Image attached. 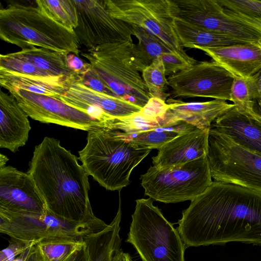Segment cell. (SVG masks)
<instances>
[{
    "label": "cell",
    "mask_w": 261,
    "mask_h": 261,
    "mask_svg": "<svg viewBox=\"0 0 261 261\" xmlns=\"http://www.w3.org/2000/svg\"><path fill=\"white\" fill-rule=\"evenodd\" d=\"M140 179L145 195L166 203L192 201L213 182L206 155L169 167L150 166Z\"/></svg>",
    "instance_id": "obj_7"
},
{
    "label": "cell",
    "mask_w": 261,
    "mask_h": 261,
    "mask_svg": "<svg viewBox=\"0 0 261 261\" xmlns=\"http://www.w3.org/2000/svg\"><path fill=\"white\" fill-rule=\"evenodd\" d=\"M164 116L165 123L182 121L197 128L210 130L212 123L234 106L226 100L215 99L205 102H185L169 98Z\"/></svg>",
    "instance_id": "obj_18"
},
{
    "label": "cell",
    "mask_w": 261,
    "mask_h": 261,
    "mask_svg": "<svg viewBox=\"0 0 261 261\" xmlns=\"http://www.w3.org/2000/svg\"><path fill=\"white\" fill-rule=\"evenodd\" d=\"M166 109L164 101L159 98H150L139 112L127 117L112 119L109 129L132 134L163 126L166 124L163 119Z\"/></svg>",
    "instance_id": "obj_23"
},
{
    "label": "cell",
    "mask_w": 261,
    "mask_h": 261,
    "mask_svg": "<svg viewBox=\"0 0 261 261\" xmlns=\"http://www.w3.org/2000/svg\"><path fill=\"white\" fill-rule=\"evenodd\" d=\"M133 41L101 45L82 53L92 70L118 97L143 108L151 97Z\"/></svg>",
    "instance_id": "obj_5"
},
{
    "label": "cell",
    "mask_w": 261,
    "mask_h": 261,
    "mask_svg": "<svg viewBox=\"0 0 261 261\" xmlns=\"http://www.w3.org/2000/svg\"><path fill=\"white\" fill-rule=\"evenodd\" d=\"M8 91L23 111L34 120L88 132L107 129L105 123L86 112L69 106L60 99L21 89H11Z\"/></svg>",
    "instance_id": "obj_14"
},
{
    "label": "cell",
    "mask_w": 261,
    "mask_h": 261,
    "mask_svg": "<svg viewBox=\"0 0 261 261\" xmlns=\"http://www.w3.org/2000/svg\"><path fill=\"white\" fill-rule=\"evenodd\" d=\"M120 229L118 224L111 223L104 229L88 235V261H112L115 253L120 249Z\"/></svg>",
    "instance_id": "obj_27"
},
{
    "label": "cell",
    "mask_w": 261,
    "mask_h": 261,
    "mask_svg": "<svg viewBox=\"0 0 261 261\" xmlns=\"http://www.w3.org/2000/svg\"><path fill=\"white\" fill-rule=\"evenodd\" d=\"M78 160L59 140L45 137L35 146L27 173L49 212L69 220L85 222L97 218L89 198V175Z\"/></svg>",
    "instance_id": "obj_2"
},
{
    "label": "cell",
    "mask_w": 261,
    "mask_h": 261,
    "mask_svg": "<svg viewBox=\"0 0 261 261\" xmlns=\"http://www.w3.org/2000/svg\"><path fill=\"white\" fill-rule=\"evenodd\" d=\"M207 157L214 181L261 193V155L211 128Z\"/></svg>",
    "instance_id": "obj_8"
},
{
    "label": "cell",
    "mask_w": 261,
    "mask_h": 261,
    "mask_svg": "<svg viewBox=\"0 0 261 261\" xmlns=\"http://www.w3.org/2000/svg\"><path fill=\"white\" fill-rule=\"evenodd\" d=\"M226 13L230 17L261 33V17L248 16L224 8Z\"/></svg>",
    "instance_id": "obj_38"
},
{
    "label": "cell",
    "mask_w": 261,
    "mask_h": 261,
    "mask_svg": "<svg viewBox=\"0 0 261 261\" xmlns=\"http://www.w3.org/2000/svg\"><path fill=\"white\" fill-rule=\"evenodd\" d=\"M38 242L11 238L8 247L0 252V261H12L29 247Z\"/></svg>",
    "instance_id": "obj_36"
},
{
    "label": "cell",
    "mask_w": 261,
    "mask_h": 261,
    "mask_svg": "<svg viewBox=\"0 0 261 261\" xmlns=\"http://www.w3.org/2000/svg\"><path fill=\"white\" fill-rule=\"evenodd\" d=\"M195 128L186 122L178 121L135 133L127 134L119 130H117V133L121 138L127 141L150 149H158L177 137Z\"/></svg>",
    "instance_id": "obj_25"
},
{
    "label": "cell",
    "mask_w": 261,
    "mask_h": 261,
    "mask_svg": "<svg viewBox=\"0 0 261 261\" xmlns=\"http://www.w3.org/2000/svg\"><path fill=\"white\" fill-rule=\"evenodd\" d=\"M170 15L208 30L250 43H261V33L230 17L217 0H168Z\"/></svg>",
    "instance_id": "obj_11"
},
{
    "label": "cell",
    "mask_w": 261,
    "mask_h": 261,
    "mask_svg": "<svg viewBox=\"0 0 261 261\" xmlns=\"http://www.w3.org/2000/svg\"><path fill=\"white\" fill-rule=\"evenodd\" d=\"M12 54L14 56L49 73L53 76L81 77L69 67L67 62V55L68 53L31 46Z\"/></svg>",
    "instance_id": "obj_24"
},
{
    "label": "cell",
    "mask_w": 261,
    "mask_h": 261,
    "mask_svg": "<svg viewBox=\"0 0 261 261\" xmlns=\"http://www.w3.org/2000/svg\"><path fill=\"white\" fill-rule=\"evenodd\" d=\"M37 7L50 18L74 31L78 25V15L73 0H37Z\"/></svg>",
    "instance_id": "obj_31"
},
{
    "label": "cell",
    "mask_w": 261,
    "mask_h": 261,
    "mask_svg": "<svg viewBox=\"0 0 261 261\" xmlns=\"http://www.w3.org/2000/svg\"><path fill=\"white\" fill-rule=\"evenodd\" d=\"M224 8L232 11L261 17V1L257 0H217Z\"/></svg>",
    "instance_id": "obj_35"
},
{
    "label": "cell",
    "mask_w": 261,
    "mask_h": 261,
    "mask_svg": "<svg viewBox=\"0 0 261 261\" xmlns=\"http://www.w3.org/2000/svg\"><path fill=\"white\" fill-rule=\"evenodd\" d=\"M31 130L28 115L15 97L0 91V147L13 152L25 145Z\"/></svg>",
    "instance_id": "obj_20"
},
{
    "label": "cell",
    "mask_w": 261,
    "mask_h": 261,
    "mask_svg": "<svg viewBox=\"0 0 261 261\" xmlns=\"http://www.w3.org/2000/svg\"><path fill=\"white\" fill-rule=\"evenodd\" d=\"M174 28L182 47L201 49L250 43L176 19Z\"/></svg>",
    "instance_id": "obj_22"
},
{
    "label": "cell",
    "mask_w": 261,
    "mask_h": 261,
    "mask_svg": "<svg viewBox=\"0 0 261 261\" xmlns=\"http://www.w3.org/2000/svg\"><path fill=\"white\" fill-rule=\"evenodd\" d=\"M113 17L141 27L173 50L182 48L174 28L168 0H103Z\"/></svg>",
    "instance_id": "obj_10"
},
{
    "label": "cell",
    "mask_w": 261,
    "mask_h": 261,
    "mask_svg": "<svg viewBox=\"0 0 261 261\" xmlns=\"http://www.w3.org/2000/svg\"><path fill=\"white\" fill-rule=\"evenodd\" d=\"M254 76L257 84V94L253 100V112L255 120L261 123V70Z\"/></svg>",
    "instance_id": "obj_40"
},
{
    "label": "cell",
    "mask_w": 261,
    "mask_h": 261,
    "mask_svg": "<svg viewBox=\"0 0 261 261\" xmlns=\"http://www.w3.org/2000/svg\"><path fill=\"white\" fill-rule=\"evenodd\" d=\"M112 261H133L128 253L124 252L121 249L114 254Z\"/></svg>",
    "instance_id": "obj_42"
},
{
    "label": "cell",
    "mask_w": 261,
    "mask_h": 261,
    "mask_svg": "<svg viewBox=\"0 0 261 261\" xmlns=\"http://www.w3.org/2000/svg\"><path fill=\"white\" fill-rule=\"evenodd\" d=\"M257 94V84L254 75L247 79L234 77L230 90V101L239 112L253 120V100Z\"/></svg>",
    "instance_id": "obj_30"
},
{
    "label": "cell",
    "mask_w": 261,
    "mask_h": 261,
    "mask_svg": "<svg viewBox=\"0 0 261 261\" xmlns=\"http://www.w3.org/2000/svg\"><path fill=\"white\" fill-rule=\"evenodd\" d=\"M73 2L78 15L74 31L80 44L87 50L103 44L133 41V25L111 16L103 0Z\"/></svg>",
    "instance_id": "obj_12"
},
{
    "label": "cell",
    "mask_w": 261,
    "mask_h": 261,
    "mask_svg": "<svg viewBox=\"0 0 261 261\" xmlns=\"http://www.w3.org/2000/svg\"><path fill=\"white\" fill-rule=\"evenodd\" d=\"M200 50L234 77L247 79L261 70V43Z\"/></svg>",
    "instance_id": "obj_19"
},
{
    "label": "cell",
    "mask_w": 261,
    "mask_h": 261,
    "mask_svg": "<svg viewBox=\"0 0 261 261\" xmlns=\"http://www.w3.org/2000/svg\"><path fill=\"white\" fill-rule=\"evenodd\" d=\"M166 75H171L184 70L196 64L198 61L188 56L182 48L173 50L161 56Z\"/></svg>",
    "instance_id": "obj_34"
},
{
    "label": "cell",
    "mask_w": 261,
    "mask_h": 261,
    "mask_svg": "<svg viewBox=\"0 0 261 261\" xmlns=\"http://www.w3.org/2000/svg\"><path fill=\"white\" fill-rule=\"evenodd\" d=\"M86 236L84 245L80 248L72 252L64 261H88L89 257V246Z\"/></svg>",
    "instance_id": "obj_41"
},
{
    "label": "cell",
    "mask_w": 261,
    "mask_h": 261,
    "mask_svg": "<svg viewBox=\"0 0 261 261\" xmlns=\"http://www.w3.org/2000/svg\"><path fill=\"white\" fill-rule=\"evenodd\" d=\"M178 221L186 247L231 242L261 245V193L214 181Z\"/></svg>",
    "instance_id": "obj_1"
},
{
    "label": "cell",
    "mask_w": 261,
    "mask_h": 261,
    "mask_svg": "<svg viewBox=\"0 0 261 261\" xmlns=\"http://www.w3.org/2000/svg\"><path fill=\"white\" fill-rule=\"evenodd\" d=\"M126 242L142 261H185L186 246L179 233L151 198L136 200Z\"/></svg>",
    "instance_id": "obj_6"
},
{
    "label": "cell",
    "mask_w": 261,
    "mask_h": 261,
    "mask_svg": "<svg viewBox=\"0 0 261 261\" xmlns=\"http://www.w3.org/2000/svg\"><path fill=\"white\" fill-rule=\"evenodd\" d=\"M67 105L84 111L108 126L114 118H122L139 112L142 108L122 98L102 93L84 85L73 83L61 96Z\"/></svg>",
    "instance_id": "obj_16"
},
{
    "label": "cell",
    "mask_w": 261,
    "mask_h": 261,
    "mask_svg": "<svg viewBox=\"0 0 261 261\" xmlns=\"http://www.w3.org/2000/svg\"><path fill=\"white\" fill-rule=\"evenodd\" d=\"M8 158L2 153L0 154V167L6 166V163L8 161Z\"/></svg>",
    "instance_id": "obj_45"
},
{
    "label": "cell",
    "mask_w": 261,
    "mask_h": 261,
    "mask_svg": "<svg viewBox=\"0 0 261 261\" xmlns=\"http://www.w3.org/2000/svg\"><path fill=\"white\" fill-rule=\"evenodd\" d=\"M133 27L134 36H136L138 40V43L135 45V56L142 72L153 60L164 54L173 50L159 38L145 29L136 25H133Z\"/></svg>",
    "instance_id": "obj_28"
},
{
    "label": "cell",
    "mask_w": 261,
    "mask_h": 261,
    "mask_svg": "<svg viewBox=\"0 0 261 261\" xmlns=\"http://www.w3.org/2000/svg\"><path fill=\"white\" fill-rule=\"evenodd\" d=\"M28 261H44L36 244L35 245L33 252L30 255Z\"/></svg>",
    "instance_id": "obj_44"
},
{
    "label": "cell",
    "mask_w": 261,
    "mask_h": 261,
    "mask_svg": "<svg viewBox=\"0 0 261 261\" xmlns=\"http://www.w3.org/2000/svg\"><path fill=\"white\" fill-rule=\"evenodd\" d=\"M234 76L217 62H197L167 79L174 97H210L230 101Z\"/></svg>",
    "instance_id": "obj_13"
},
{
    "label": "cell",
    "mask_w": 261,
    "mask_h": 261,
    "mask_svg": "<svg viewBox=\"0 0 261 261\" xmlns=\"http://www.w3.org/2000/svg\"><path fill=\"white\" fill-rule=\"evenodd\" d=\"M142 73V78L151 97L166 101L170 94L167 92L168 82L166 77L165 68L161 57L153 60Z\"/></svg>",
    "instance_id": "obj_33"
},
{
    "label": "cell",
    "mask_w": 261,
    "mask_h": 261,
    "mask_svg": "<svg viewBox=\"0 0 261 261\" xmlns=\"http://www.w3.org/2000/svg\"><path fill=\"white\" fill-rule=\"evenodd\" d=\"M67 62L71 70L81 77L91 69L89 63L84 62L78 56L73 53L67 54Z\"/></svg>",
    "instance_id": "obj_39"
},
{
    "label": "cell",
    "mask_w": 261,
    "mask_h": 261,
    "mask_svg": "<svg viewBox=\"0 0 261 261\" xmlns=\"http://www.w3.org/2000/svg\"><path fill=\"white\" fill-rule=\"evenodd\" d=\"M0 70L28 75L69 87L79 79V77L53 76L30 63L14 56L12 53L0 55Z\"/></svg>",
    "instance_id": "obj_29"
},
{
    "label": "cell",
    "mask_w": 261,
    "mask_h": 261,
    "mask_svg": "<svg viewBox=\"0 0 261 261\" xmlns=\"http://www.w3.org/2000/svg\"><path fill=\"white\" fill-rule=\"evenodd\" d=\"M87 141L78 159L88 175L110 191L129 185L132 171L151 150L123 139L116 130L89 131Z\"/></svg>",
    "instance_id": "obj_3"
},
{
    "label": "cell",
    "mask_w": 261,
    "mask_h": 261,
    "mask_svg": "<svg viewBox=\"0 0 261 261\" xmlns=\"http://www.w3.org/2000/svg\"><path fill=\"white\" fill-rule=\"evenodd\" d=\"M84 85L96 91L114 97H118L111 90L91 69L81 77L80 81ZM121 98V97H120Z\"/></svg>",
    "instance_id": "obj_37"
},
{
    "label": "cell",
    "mask_w": 261,
    "mask_h": 261,
    "mask_svg": "<svg viewBox=\"0 0 261 261\" xmlns=\"http://www.w3.org/2000/svg\"><path fill=\"white\" fill-rule=\"evenodd\" d=\"M209 131L196 128L165 144L158 149L157 155L152 158L153 166L167 168L207 155Z\"/></svg>",
    "instance_id": "obj_17"
},
{
    "label": "cell",
    "mask_w": 261,
    "mask_h": 261,
    "mask_svg": "<svg viewBox=\"0 0 261 261\" xmlns=\"http://www.w3.org/2000/svg\"><path fill=\"white\" fill-rule=\"evenodd\" d=\"M0 38L21 49L31 46L80 53L74 31L50 18L38 7L12 3L0 10Z\"/></svg>",
    "instance_id": "obj_4"
},
{
    "label": "cell",
    "mask_w": 261,
    "mask_h": 261,
    "mask_svg": "<svg viewBox=\"0 0 261 261\" xmlns=\"http://www.w3.org/2000/svg\"><path fill=\"white\" fill-rule=\"evenodd\" d=\"M0 208L37 214L48 211L32 177L6 165L0 167Z\"/></svg>",
    "instance_id": "obj_15"
},
{
    "label": "cell",
    "mask_w": 261,
    "mask_h": 261,
    "mask_svg": "<svg viewBox=\"0 0 261 261\" xmlns=\"http://www.w3.org/2000/svg\"><path fill=\"white\" fill-rule=\"evenodd\" d=\"M108 225L98 218L89 222H75L59 217L48 210L44 214H37L0 208V232L10 238L29 241L82 239L106 228Z\"/></svg>",
    "instance_id": "obj_9"
},
{
    "label": "cell",
    "mask_w": 261,
    "mask_h": 261,
    "mask_svg": "<svg viewBox=\"0 0 261 261\" xmlns=\"http://www.w3.org/2000/svg\"><path fill=\"white\" fill-rule=\"evenodd\" d=\"M0 85L7 90L18 89L60 99L69 86L28 75L0 70Z\"/></svg>",
    "instance_id": "obj_26"
},
{
    "label": "cell",
    "mask_w": 261,
    "mask_h": 261,
    "mask_svg": "<svg viewBox=\"0 0 261 261\" xmlns=\"http://www.w3.org/2000/svg\"><path fill=\"white\" fill-rule=\"evenodd\" d=\"M85 237L45 239L39 241L36 246L44 261H64L84 245Z\"/></svg>",
    "instance_id": "obj_32"
},
{
    "label": "cell",
    "mask_w": 261,
    "mask_h": 261,
    "mask_svg": "<svg viewBox=\"0 0 261 261\" xmlns=\"http://www.w3.org/2000/svg\"><path fill=\"white\" fill-rule=\"evenodd\" d=\"M35 246V245L29 247L12 261H28L29 258L34 250Z\"/></svg>",
    "instance_id": "obj_43"
},
{
    "label": "cell",
    "mask_w": 261,
    "mask_h": 261,
    "mask_svg": "<svg viewBox=\"0 0 261 261\" xmlns=\"http://www.w3.org/2000/svg\"><path fill=\"white\" fill-rule=\"evenodd\" d=\"M211 128L261 155V123L241 113L234 106L217 118Z\"/></svg>",
    "instance_id": "obj_21"
}]
</instances>
